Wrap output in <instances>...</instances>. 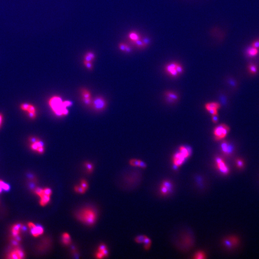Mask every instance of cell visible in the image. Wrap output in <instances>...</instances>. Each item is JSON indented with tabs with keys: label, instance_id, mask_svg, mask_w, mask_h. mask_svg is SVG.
<instances>
[{
	"label": "cell",
	"instance_id": "1",
	"mask_svg": "<svg viewBox=\"0 0 259 259\" xmlns=\"http://www.w3.org/2000/svg\"><path fill=\"white\" fill-rule=\"evenodd\" d=\"M49 106L57 116H66L69 113V110L64 105L63 101L60 97L53 96L48 101Z\"/></svg>",
	"mask_w": 259,
	"mask_h": 259
},
{
	"label": "cell",
	"instance_id": "2",
	"mask_svg": "<svg viewBox=\"0 0 259 259\" xmlns=\"http://www.w3.org/2000/svg\"><path fill=\"white\" fill-rule=\"evenodd\" d=\"M77 219L88 226L94 225L97 220V214L96 210L91 207H85L76 214Z\"/></svg>",
	"mask_w": 259,
	"mask_h": 259
},
{
	"label": "cell",
	"instance_id": "3",
	"mask_svg": "<svg viewBox=\"0 0 259 259\" xmlns=\"http://www.w3.org/2000/svg\"><path fill=\"white\" fill-rule=\"evenodd\" d=\"M35 193L40 197V204L42 206H45L49 204L51 200L52 191L49 188L42 189L36 188L34 191Z\"/></svg>",
	"mask_w": 259,
	"mask_h": 259
},
{
	"label": "cell",
	"instance_id": "4",
	"mask_svg": "<svg viewBox=\"0 0 259 259\" xmlns=\"http://www.w3.org/2000/svg\"><path fill=\"white\" fill-rule=\"evenodd\" d=\"M165 70L169 75L173 77H177L183 72L182 65L176 62H172L166 64Z\"/></svg>",
	"mask_w": 259,
	"mask_h": 259
},
{
	"label": "cell",
	"instance_id": "5",
	"mask_svg": "<svg viewBox=\"0 0 259 259\" xmlns=\"http://www.w3.org/2000/svg\"><path fill=\"white\" fill-rule=\"evenodd\" d=\"M229 131L230 128L227 125L221 124L217 126L214 129L213 131L215 140L216 141H219L224 139L227 135Z\"/></svg>",
	"mask_w": 259,
	"mask_h": 259
},
{
	"label": "cell",
	"instance_id": "6",
	"mask_svg": "<svg viewBox=\"0 0 259 259\" xmlns=\"http://www.w3.org/2000/svg\"><path fill=\"white\" fill-rule=\"evenodd\" d=\"M30 142V148L31 150L38 153L40 154H43L45 152L44 143L41 140L36 137H30L29 138Z\"/></svg>",
	"mask_w": 259,
	"mask_h": 259
},
{
	"label": "cell",
	"instance_id": "7",
	"mask_svg": "<svg viewBox=\"0 0 259 259\" xmlns=\"http://www.w3.org/2000/svg\"><path fill=\"white\" fill-rule=\"evenodd\" d=\"M107 101L101 96H97L92 99L91 107L96 112H100L104 110L107 107Z\"/></svg>",
	"mask_w": 259,
	"mask_h": 259
},
{
	"label": "cell",
	"instance_id": "8",
	"mask_svg": "<svg viewBox=\"0 0 259 259\" xmlns=\"http://www.w3.org/2000/svg\"><path fill=\"white\" fill-rule=\"evenodd\" d=\"M21 110L28 113V116L31 120H34L36 117V109L34 105L28 103H24L20 105Z\"/></svg>",
	"mask_w": 259,
	"mask_h": 259
},
{
	"label": "cell",
	"instance_id": "9",
	"mask_svg": "<svg viewBox=\"0 0 259 259\" xmlns=\"http://www.w3.org/2000/svg\"><path fill=\"white\" fill-rule=\"evenodd\" d=\"M28 227L30 229L31 235L35 238H37L41 236L44 233V229L40 226H37L34 223L29 222L28 224Z\"/></svg>",
	"mask_w": 259,
	"mask_h": 259
},
{
	"label": "cell",
	"instance_id": "10",
	"mask_svg": "<svg viewBox=\"0 0 259 259\" xmlns=\"http://www.w3.org/2000/svg\"><path fill=\"white\" fill-rule=\"evenodd\" d=\"M220 108L219 103L215 102L207 103L205 105V109L212 115H218V110Z\"/></svg>",
	"mask_w": 259,
	"mask_h": 259
},
{
	"label": "cell",
	"instance_id": "11",
	"mask_svg": "<svg viewBox=\"0 0 259 259\" xmlns=\"http://www.w3.org/2000/svg\"><path fill=\"white\" fill-rule=\"evenodd\" d=\"M216 166L219 171L222 174L224 175H227L229 173V169L228 166L225 163L223 159L220 157H217L215 159Z\"/></svg>",
	"mask_w": 259,
	"mask_h": 259
},
{
	"label": "cell",
	"instance_id": "12",
	"mask_svg": "<svg viewBox=\"0 0 259 259\" xmlns=\"http://www.w3.org/2000/svg\"><path fill=\"white\" fill-rule=\"evenodd\" d=\"M25 258V254L22 249L15 248L8 254L7 258L12 259H22Z\"/></svg>",
	"mask_w": 259,
	"mask_h": 259
},
{
	"label": "cell",
	"instance_id": "13",
	"mask_svg": "<svg viewBox=\"0 0 259 259\" xmlns=\"http://www.w3.org/2000/svg\"><path fill=\"white\" fill-rule=\"evenodd\" d=\"M186 159V158L180 151L175 154L173 157V163L175 168L180 167L184 163Z\"/></svg>",
	"mask_w": 259,
	"mask_h": 259
},
{
	"label": "cell",
	"instance_id": "14",
	"mask_svg": "<svg viewBox=\"0 0 259 259\" xmlns=\"http://www.w3.org/2000/svg\"><path fill=\"white\" fill-rule=\"evenodd\" d=\"M172 184L169 181H165L162 182L160 186V192L163 195H168L172 191Z\"/></svg>",
	"mask_w": 259,
	"mask_h": 259
},
{
	"label": "cell",
	"instance_id": "15",
	"mask_svg": "<svg viewBox=\"0 0 259 259\" xmlns=\"http://www.w3.org/2000/svg\"><path fill=\"white\" fill-rule=\"evenodd\" d=\"M221 147L223 153L227 156L231 155L234 151V147L227 141H224L222 143Z\"/></svg>",
	"mask_w": 259,
	"mask_h": 259
},
{
	"label": "cell",
	"instance_id": "16",
	"mask_svg": "<svg viewBox=\"0 0 259 259\" xmlns=\"http://www.w3.org/2000/svg\"><path fill=\"white\" fill-rule=\"evenodd\" d=\"M238 243V239L236 237H229L225 239L224 244L227 248H232Z\"/></svg>",
	"mask_w": 259,
	"mask_h": 259
},
{
	"label": "cell",
	"instance_id": "17",
	"mask_svg": "<svg viewBox=\"0 0 259 259\" xmlns=\"http://www.w3.org/2000/svg\"><path fill=\"white\" fill-rule=\"evenodd\" d=\"M165 95L166 100L169 102L176 101L177 99H179V96L177 94L175 93L174 92L170 91H166V92Z\"/></svg>",
	"mask_w": 259,
	"mask_h": 259
},
{
	"label": "cell",
	"instance_id": "18",
	"mask_svg": "<svg viewBox=\"0 0 259 259\" xmlns=\"http://www.w3.org/2000/svg\"><path fill=\"white\" fill-rule=\"evenodd\" d=\"M22 227H23L22 225L20 224H14L13 226L11 231H12V236L14 238L19 237Z\"/></svg>",
	"mask_w": 259,
	"mask_h": 259
},
{
	"label": "cell",
	"instance_id": "19",
	"mask_svg": "<svg viewBox=\"0 0 259 259\" xmlns=\"http://www.w3.org/2000/svg\"><path fill=\"white\" fill-rule=\"evenodd\" d=\"M259 53V49L250 46L246 49V54L249 57H254L256 56Z\"/></svg>",
	"mask_w": 259,
	"mask_h": 259
},
{
	"label": "cell",
	"instance_id": "20",
	"mask_svg": "<svg viewBox=\"0 0 259 259\" xmlns=\"http://www.w3.org/2000/svg\"><path fill=\"white\" fill-rule=\"evenodd\" d=\"M179 151L184 155L186 158L187 159L192 154L191 148L186 146H181L179 147Z\"/></svg>",
	"mask_w": 259,
	"mask_h": 259
},
{
	"label": "cell",
	"instance_id": "21",
	"mask_svg": "<svg viewBox=\"0 0 259 259\" xmlns=\"http://www.w3.org/2000/svg\"><path fill=\"white\" fill-rule=\"evenodd\" d=\"M129 163L131 166H139V167L143 168V169H145L147 167V165L145 162L141 161V160H139V159H131L129 161Z\"/></svg>",
	"mask_w": 259,
	"mask_h": 259
},
{
	"label": "cell",
	"instance_id": "22",
	"mask_svg": "<svg viewBox=\"0 0 259 259\" xmlns=\"http://www.w3.org/2000/svg\"><path fill=\"white\" fill-rule=\"evenodd\" d=\"M62 242L65 245H69L71 244V237L68 233H64L62 235Z\"/></svg>",
	"mask_w": 259,
	"mask_h": 259
},
{
	"label": "cell",
	"instance_id": "23",
	"mask_svg": "<svg viewBox=\"0 0 259 259\" xmlns=\"http://www.w3.org/2000/svg\"><path fill=\"white\" fill-rule=\"evenodd\" d=\"M81 95L82 98H90L92 97L90 91L84 88L81 90Z\"/></svg>",
	"mask_w": 259,
	"mask_h": 259
},
{
	"label": "cell",
	"instance_id": "24",
	"mask_svg": "<svg viewBox=\"0 0 259 259\" xmlns=\"http://www.w3.org/2000/svg\"><path fill=\"white\" fill-rule=\"evenodd\" d=\"M248 69L249 73L252 74H255L258 72L257 66L253 63H250L248 65Z\"/></svg>",
	"mask_w": 259,
	"mask_h": 259
},
{
	"label": "cell",
	"instance_id": "25",
	"mask_svg": "<svg viewBox=\"0 0 259 259\" xmlns=\"http://www.w3.org/2000/svg\"><path fill=\"white\" fill-rule=\"evenodd\" d=\"M9 189H10V186L9 185L2 180H0V193L2 192V190L8 191Z\"/></svg>",
	"mask_w": 259,
	"mask_h": 259
},
{
	"label": "cell",
	"instance_id": "26",
	"mask_svg": "<svg viewBox=\"0 0 259 259\" xmlns=\"http://www.w3.org/2000/svg\"><path fill=\"white\" fill-rule=\"evenodd\" d=\"M129 38H130L131 40V41H133L134 43L136 41H137V40L140 39L139 34H138V33H136L135 32H131L130 33V34H129Z\"/></svg>",
	"mask_w": 259,
	"mask_h": 259
},
{
	"label": "cell",
	"instance_id": "27",
	"mask_svg": "<svg viewBox=\"0 0 259 259\" xmlns=\"http://www.w3.org/2000/svg\"><path fill=\"white\" fill-rule=\"evenodd\" d=\"M206 258L205 257V254L204 252L202 251H199L195 253L194 255L193 258L196 259H205Z\"/></svg>",
	"mask_w": 259,
	"mask_h": 259
},
{
	"label": "cell",
	"instance_id": "28",
	"mask_svg": "<svg viewBox=\"0 0 259 259\" xmlns=\"http://www.w3.org/2000/svg\"><path fill=\"white\" fill-rule=\"evenodd\" d=\"M147 236L145 235H141V236H137L135 238V241L138 243H144L146 238H147Z\"/></svg>",
	"mask_w": 259,
	"mask_h": 259
},
{
	"label": "cell",
	"instance_id": "29",
	"mask_svg": "<svg viewBox=\"0 0 259 259\" xmlns=\"http://www.w3.org/2000/svg\"><path fill=\"white\" fill-rule=\"evenodd\" d=\"M85 166H86V169H87L88 173H91L93 171L94 166H93L92 164L90 162H85Z\"/></svg>",
	"mask_w": 259,
	"mask_h": 259
},
{
	"label": "cell",
	"instance_id": "30",
	"mask_svg": "<svg viewBox=\"0 0 259 259\" xmlns=\"http://www.w3.org/2000/svg\"><path fill=\"white\" fill-rule=\"evenodd\" d=\"M74 190L77 193L83 194L86 192V191L81 186H75L74 187Z\"/></svg>",
	"mask_w": 259,
	"mask_h": 259
},
{
	"label": "cell",
	"instance_id": "31",
	"mask_svg": "<svg viewBox=\"0 0 259 259\" xmlns=\"http://www.w3.org/2000/svg\"><path fill=\"white\" fill-rule=\"evenodd\" d=\"M236 165L238 169H242L244 166V163L242 159L238 158L236 161Z\"/></svg>",
	"mask_w": 259,
	"mask_h": 259
},
{
	"label": "cell",
	"instance_id": "32",
	"mask_svg": "<svg viewBox=\"0 0 259 259\" xmlns=\"http://www.w3.org/2000/svg\"><path fill=\"white\" fill-rule=\"evenodd\" d=\"M92 98H82L84 103L85 105L88 106H91L92 102Z\"/></svg>",
	"mask_w": 259,
	"mask_h": 259
},
{
	"label": "cell",
	"instance_id": "33",
	"mask_svg": "<svg viewBox=\"0 0 259 259\" xmlns=\"http://www.w3.org/2000/svg\"><path fill=\"white\" fill-rule=\"evenodd\" d=\"M81 186L82 187L85 191H86L88 188V182L85 180H82L81 181Z\"/></svg>",
	"mask_w": 259,
	"mask_h": 259
},
{
	"label": "cell",
	"instance_id": "34",
	"mask_svg": "<svg viewBox=\"0 0 259 259\" xmlns=\"http://www.w3.org/2000/svg\"><path fill=\"white\" fill-rule=\"evenodd\" d=\"M84 65L88 69V70H91L93 69V64H92L91 62H86L84 61Z\"/></svg>",
	"mask_w": 259,
	"mask_h": 259
},
{
	"label": "cell",
	"instance_id": "35",
	"mask_svg": "<svg viewBox=\"0 0 259 259\" xmlns=\"http://www.w3.org/2000/svg\"><path fill=\"white\" fill-rule=\"evenodd\" d=\"M251 46L253 47L256 48L257 49H259V39L255 40L251 43Z\"/></svg>",
	"mask_w": 259,
	"mask_h": 259
},
{
	"label": "cell",
	"instance_id": "36",
	"mask_svg": "<svg viewBox=\"0 0 259 259\" xmlns=\"http://www.w3.org/2000/svg\"><path fill=\"white\" fill-rule=\"evenodd\" d=\"M84 58H85V61H86V62H92L93 61V60H92V59L89 56V55H87V54L85 55Z\"/></svg>",
	"mask_w": 259,
	"mask_h": 259
},
{
	"label": "cell",
	"instance_id": "37",
	"mask_svg": "<svg viewBox=\"0 0 259 259\" xmlns=\"http://www.w3.org/2000/svg\"><path fill=\"white\" fill-rule=\"evenodd\" d=\"M212 120L213 123H215V124L217 123L218 121V115H212Z\"/></svg>",
	"mask_w": 259,
	"mask_h": 259
},
{
	"label": "cell",
	"instance_id": "38",
	"mask_svg": "<svg viewBox=\"0 0 259 259\" xmlns=\"http://www.w3.org/2000/svg\"><path fill=\"white\" fill-rule=\"evenodd\" d=\"M96 257L97 258V259H103V258H105L103 255L101 253L99 252V251H97V253H96Z\"/></svg>",
	"mask_w": 259,
	"mask_h": 259
},
{
	"label": "cell",
	"instance_id": "39",
	"mask_svg": "<svg viewBox=\"0 0 259 259\" xmlns=\"http://www.w3.org/2000/svg\"><path fill=\"white\" fill-rule=\"evenodd\" d=\"M126 46V44H124V43H120L119 44L120 49L122 51H125Z\"/></svg>",
	"mask_w": 259,
	"mask_h": 259
},
{
	"label": "cell",
	"instance_id": "40",
	"mask_svg": "<svg viewBox=\"0 0 259 259\" xmlns=\"http://www.w3.org/2000/svg\"><path fill=\"white\" fill-rule=\"evenodd\" d=\"M63 102H64V105H65V106H66L67 108L72 106L73 104V102H72V101H64Z\"/></svg>",
	"mask_w": 259,
	"mask_h": 259
},
{
	"label": "cell",
	"instance_id": "41",
	"mask_svg": "<svg viewBox=\"0 0 259 259\" xmlns=\"http://www.w3.org/2000/svg\"><path fill=\"white\" fill-rule=\"evenodd\" d=\"M3 121V116L2 114L0 113V129L1 128Z\"/></svg>",
	"mask_w": 259,
	"mask_h": 259
},
{
	"label": "cell",
	"instance_id": "42",
	"mask_svg": "<svg viewBox=\"0 0 259 259\" xmlns=\"http://www.w3.org/2000/svg\"><path fill=\"white\" fill-rule=\"evenodd\" d=\"M86 54H87V55H89V56H90L92 59V60H93V61L95 60V54H94V53H92V52H87Z\"/></svg>",
	"mask_w": 259,
	"mask_h": 259
},
{
	"label": "cell",
	"instance_id": "43",
	"mask_svg": "<svg viewBox=\"0 0 259 259\" xmlns=\"http://www.w3.org/2000/svg\"><path fill=\"white\" fill-rule=\"evenodd\" d=\"M131 51V48L129 46L127 45H126V46L125 51L126 52H128V53H129V52H130Z\"/></svg>",
	"mask_w": 259,
	"mask_h": 259
}]
</instances>
